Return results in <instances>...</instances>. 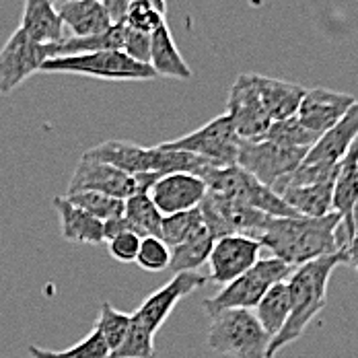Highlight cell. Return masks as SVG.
I'll return each instance as SVG.
<instances>
[{"label":"cell","instance_id":"1","mask_svg":"<svg viewBox=\"0 0 358 358\" xmlns=\"http://www.w3.org/2000/svg\"><path fill=\"white\" fill-rule=\"evenodd\" d=\"M342 216L336 210L325 216H290V218H270L266 231L259 237L264 250L272 257L299 268L313 259L331 255L344 245L340 241Z\"/></svg>","mask_w":358,"mask_h":358},{"label":"cell","instance_id":"2","mask_svg":"<svg viewBox=\"0 0 358 358\" xmlns=\"http://www.w3.org/2000/svg\"><path fill=\"white\" fill-rule=\"evenodd\" d=\"M346 264V250L313 259L292 270L287 285L290 290V317L280 334L270 342L266 358H274L282 348L301 340L309 323L313 322L327 301V285L338 266Z\"/></svg>","mask_w":358,"mask_h":358},{"label":"cell","instance_id":"3","mask_svg":"<svg viewBox=\"0 0 358 358\" xmlns=\"http://www.w3.org/2000/svg\"><path fill=\"white\" fill-rule=\"evenodd\" d=\"M208 276L202 272H181L176 274L169 282L157 288L141 303V307L130 313V329L126 340L109 358H155V336L169 320L173 309L181 299L192 294L196 288L204 287Z\"/></svg>","mask_w":358,"mask_h":358},{"label":"cell","instance_id":"4","mask_svg":"<svg viewBox=\"0 0 358 358\" xmlns=\"http://www.w3.org/2000/svg\"><path fill=\"white\" fill-rule=\"evenodd\" d=\"M292 266L285 264L278 257H259L255 266L245 274L235 278L233 282L220 287L215 296H208L202 303L204 313L213 320L218 313L229 309H255L262 296L278 282H287L292 274Z\"/></svg>","mask_w":358,"mask_h":358},{"label":"cell","instance_id":"5","mask_svg":"<svg viewBox=\"0 0 358 358\" xmlns=\"http://www.w3.org/2000/svg\"><path fill=\"white\" fill-rule=\"evenodd\" d=\"M206 344L216 355L231 358H266L270 336L250 309H229L213 317Z\"/></svg>","mask_w":358,"mask_h":358},{"label":"cell","instance_id":"6","mask_svg":"<svg viewBox=\"0 0 358 358\" xmlns=\"http://www.w3.org/2000/svg\"><path fill=\"white\" fill-rule=\"evenodd\" d=\"M202 179H204L208 192L233 198L237 202H243V204H248L251 208H257L259 213L272 216V218L299 216L278 194H274L270 187L259 183L239 165L213 167L202 176Z\"/></svg>","mask_w":358,"mask_h":358},{"label":"cell","instance_id":"7","mask_svg":"<svg viewBox=\"0 0 358 358\" xmlns=\"http://www.w3.org/2000/svg\"><path fill=\"white\" fill-rule=\"evenodd\" d=\"M41 72L48 74H80L93 76L101 80H152L157 78L155 71L136 62L124 52L109 50V52H91L78 56H58L43 62Z\"/></svg>","mask_w":358,"mask_h":358},{"label":"cell","instance_id":"8","mask_svg":"<svg viewBox=\"0 0 358 358\" xmlns=\"http://www.w3.org/2000/svg\"><path fill=\"white\" fill-rule=\"evenodd\" d=\"M159 146L202 157V159L215 163L216 167H229V165H237L241 138L237 136L231 120L224 113H220V115L213 117L208 124L200 126L198 130H194L185 136L173 138V141L161 143Z\"/></svg>","mask_w":358,"mask_h":358},{"label":"cell","instance_id":"9","mask_svg":"<svg viewBox=\"0 0 358 358\" xmlns=\"http://www.w3.org/2000/svg\"><path fill=\"white\" fill-rule=\"evenodd\" d=\"M307 152L309 150L287 148V146H280V144H274L270 141H259V143L241 141L237 165L243 167L259 183H264L266 187H270L276 194L282 187V183L303 163Z\"/></svg>","mask_w":358,"mask_h":358},{"label":"cell","instance_id":"10","mask_svg":"<svg viewBox=\"0 0 358 358\" xmlns=\"http://www.w3.org/2000/svg\"><path fill=\"white\" fill-rule=\"evenodd\" d=\"M200 213L204 227L215 239L227 235H245L259 241L262 233L266 231L272 218L243 202H237L227 196H218L213 192H208L206 198L202 200Z\"/></svg>","mask_w":358,"mask_h":358},{"label":"cell","instance_id":"11","mask_svg":"<svg viewBox=\"0 0 358 358\" xmlns=\"http://www.w3.org/2000/svg\"><path fill=\"white\" fill-rule=\"evenodd\" d=\"M224 115L231 120L237 136L245 143H259L266 138L272 117L264 108L253 83V74H239L229 91Z\"/></svg>","mask_w":358,"mask_h":358},{"label":"cell","instance_id":"12","mask_svg":"<svg viewBox=\"0 0 358 358\" xmlns=\"http://www.w3.org/2000/svg\"><path fill=\"white\" fill-rule=\"evenodd\" d=\"M50 58V43H39L19 27L0 50V95H10L29 76L41 72Z\"/></svg>","mask_w":358,"mask_h":358},{"label":"cell","instance_id":"13","mask_svg":"<svg viewBox=\"0 0 358 358\" xmlns=\"http://www.w3.org/2000/svg\"><path fill=\"white\" fill-rule=\"evenodd\" d=\"M264 251L257 239H251L245 235H227L215 239V245L208 257L210 274L208 280L218 287H224L245 274L250 268L255 266L259 259V253Z\"/></svg>","mask_w":358,"mask_h":358},{"label":"cell","instance_id":"14","mask_svg":"<svg viewBox=\"0 0 358 358\" xmlns=\"http://www.w3.org/2000/svg\"><path fill=\"white\" fill-rule=\"evenodd\" d=\"M69 192H99L117 200H128L138 194V183L136 176L83 155L72 171Z\"/></svg>","mask_w":358,"mask_h":358},{"label":"cell","instance_id":"15","mask_svg":"<svg viewBox=\"0 0 358 358\" xmlns=\"http://www.w3.org/2000/svg\"><path fill=\"white\" fill-rule=\"evenodd\" d=\"M208 187L204 179L194 173H167L157 179L150 189L148 198L163 216L178 215L192 208H198L206 198Z\"/></svg>","mask_w":358,"mask_h":358},{"label":"cell","instance_id":"16","mask_svg":"<svg viewBox=\"0 0 358 358\" xmlns=\"http://www.w3.org/2000/svg\"><path fill=\"white\" fill-rule=\"evenodd\" d=\"M355 97L348 93L331 91V89H307L301 108L296 111V120L317 136L325 134L329 128H334L348 109L355 106Z\"/></svg>","mask_w":358,"mask_h":358},{"label":"cell","instance_id":"17","mask_svg":"<svg viewBox=\"0 0 358 358\" xmlns=\"http://www.w3.org/2000/svg\"><path fill=\"white\" fill-rule=\"evenodd\" d=\"M358 138V101L344 113V117L329 128L325 134L320 136V141L309 148L303 163L315 165V167H336L348 148Z\"/></svg>","mask_w":358,"mask_h":358},{"label":"cell","instance_id":"18","mask_svg":"<svg viewBox=\"0 0 358 358\" xmlns=\"http://www.w3.org/2000/svg\"><path fill=\"white\" fill-rule=\"evenodd\" d=\"M253 83L272 122H282L288 117H294L307 93V89L296 83L278 80V78H270L262 74H253Z\"/></svg>","mask_w":358,"mask_h":358},{"label":"cell","instance_id":"19","mask_svg":"<svg viewBox=\"0 0 358 358\" xmlns=\"http://www.w3.org/2000/svg\"><path fill=\"white\" fill-rule=\"evenodd\" d=\"M54 210L60 220V233L66 241L78 245H101L106 243L103 222L74 206L66 196L54 198Z\"/></svg>","mask_w":358,"mask_h":358},{"label":"cell","instance_id":"20","mask_svg":"<svg viewBox=\"0 0 358 358\" xmlns=\"http://www.w3.org/2000/svg\"><path fill=\"white\" fill-rule=\"evenodd\" d=\"M58 17L72 37L99 36L113 25L99 0H64L58 6Z\"/></svg>","mask_w":358,"mask_h":358},{"label":"cell","instance_id":"21","mask_svg":"<svg viewBox=\"0 0 358 358\" xmlns=\"http://www.w3.org/2000/svg\"><path fill=\"white\" fill-rule=\"evenodd\" d=\"M19 27L39 43H58L64 39V25L52 0H25Z\"/></svg>","mask_w":358,"mask_h":358},{"label":"cell","instance_id":"22","mask_svg":"<svg viewBox=\"0 0 358 358\" xmlns=\"http://www.w3.org/2000/svg\"><path fill=\"white\" fill-rule=\"evenodd\" d=\"M148 66L155 71L157 76H167V78H178V80L192 78V69L183 60V56H181V52L176 45V39H173V34H171L167 23L150 34Z\"/></svg>","mask_w":358,"mask_h":358},{"label":"cell","instance_id":"23","mask_svg":"<svg viewBox=\"0 0 358 358\" xmlns=\"http://www.w3.org/2000/svg\"><path fill=\"white\" fill-rule=\"evenodd\" d=\"M334 183L336 179H325L309 185H287L280 198L299 216H325L334 213Z\"/></svg>","mask_w":358,"mask_h":358},{"label":"cell","instance_id":"24","mask_svg":"<svg viewBox=\"0 0 358 358\" xmlns=\"http://www.w3.org/2000/svg\"><path fill=\"white\" fill-rule=\"evenodd\" d=\"M126 36H128V27L124 23H117V25H111L108 31H103L99 36L64 37L58 43H50V56L52 58H58V56H78V54L109 52V50L124 52Z\"/></svg>","mask_w":358,"mask_h":358},{"label":"cell","instance_id":"25","mask_svg":"<svg viewBox=\"0 0 358 358\" xmlns=\"http://www.w3.org/2000/svg\"><path fill=\"white\" fill-rule=\"evenodd\" d=\"M358 198V138L338 163V176L334 183V210L342 216V227L348 222L352 204Z\"/></svg>","mask_w":358,"mask_h":358},{"label":"cell","instance_id":"26","mask_svg":"<svg viewBox=\"0 0 358 358\" xmlns=\"http://www.w3.org/2000/svg\"><path fill=\"white\" fill-rule=\"evenodd\" d=\"M215 245V237L208 233V229L202 224L196 233H192L183 243H179L176 248H171V262H169V270L176 274L181 272H198V268H202V264L208 262L210 251Z\"/></svg>","mask_w":358,"mask_h":358},{"label":"cell","instance_id":"27","mask_svg":"<svg viewBox=\"0 0 358 358\" xmlns=\"http://www.w3.org/2000/svg\"><path fill=\"white\" fill-rule=\"evenodd\" d=\"M255 317L272 342L290 317V290L287 282L274 285L262 296V301L255 307Z\"/></svg>","mask_w":358,"mask_h":358},{"label":"cell","instance_id":"28","mask_svg":"<svg viewBox=\"0 0 358 358\" xmlns=\"http://www.w3.org/2000/svg\"><path fill=\"white\" fill-rule=\"evenodd\" d=\"M124 220L132 233L138 237H159L163 215L157 210L148 192H138L124 200Z\"/></svg>","mask_w":358,"mask_h":358},{"label":"cell","instance_id":"29","mask_svg":"<svg viewBox=\"0 0 358 358\" xmlns=\"http://www.w3.org/2000/svg\"><path fill=\"white\" fill-rule=\"evenodd\" d=\"M29 357L31 358H109L111 350L108 348L103 336L93 327L80 342L66 350H45L36 344H29Z\"/></svg>","mask_w":358,"mask_h":358},{"label":"cell","instance_id":"30","mask_svg":"<svg viewBox=\"0 0 358 358\" xmlns=\"http://www.w3.org/2000/svg\"><path fill=\"white\" fill-rule=\"evenodd\" d=\"M264 141H270V143L280 144V146H287V148L309 150L313 144L320 141V136L315 132L307 130L294 115V117H288V120H282V122H274Z\"/></svg>","mask_w":358,"mask_h":358},{"label":"cell","instance_id":"31","mask_svg":"<svg viewBox=\"0 0 358 358\" xmlns=\"http://www.w3.org/2000/svg\"><path fill=\"white\" fill-rule=\"evenodd\" d=\"M66 198L74 206L83 208L87 215H91L101 222L124 216V200L111 198L99 192H69Z\"/></svg>","mask_w":358,"mask_h":358},{"label":"cell","instance_id":"32","mask_svg":"<svg viewBox=\"0 0 358 358\" xmlns=\"http://www.w3.org/2000/svg\"><path fill=\"white\" fill-rule=\"evenodd\" d=\"M95 329L103 336L108 348L113 352L122 346V342L126 340L128 336V329H130V313H124V311H117L111 303H101V309H99V317L95 322Z\"/></svg>","mask_w":358,"mask_h":358},{"label":"cell","instance_id":"33","mask_svg":"<svg viewBox=\"0 0 358 358\" xmlns=\"http://www.w3.org/2000/svg\"><path fill=\"white\" fill-rule=\"evenodd\" d=\"M202 213H200V206L198 208H192V210H185V213H178V215L163 216V222H161V239L169 245V248H176L179 243H183L192 233H196L200 227H202Z\"/></svg>","mask_w":358,"mask_h":358},{"label":"cell","instance_id":"34","mask_svg":"<svg viewBox=\"0 0 358 358\" xmlns=\"http://www.w3.org/2000/svg\"><path fill=\"white\" fill-rule=\"evenodd\" d=\"M126 27L144 34V36H150L152 31H157L161 25H165V13H161L152 2L148 0H134L126 15H124V21H122Z\"/></svg>","mask_w":358,"mask_h":358},{"label":"cell","instance_id":"35","mask_svg":"<svg viewBox=\"0 0 358 358\" xmlns=\"http://www.w3.org/2000/svg\"><path fill=\"white\" fill-rule=\"evenodd\" d=\"M171 248L161 237H143L136 264L146 272H163L169 268Z\"/></svg>","mask_w":358,"mask_h":358},{"label":"cell","instance_id":"36","mask_svg":"<svg viewBox=\"0 0 358 358\" xmlns=\"http://www.w3.org/2000/svg\"><path fill=\"white\" fill-rule=\"evenodd\" d=\"M141 241H143V237H138L132 231L117 233L115 237H111L108 241L109 255L115 262L132 264V262H136V255H138V250H141Z\"/></svg>","mask_w":358,"mask_h":358},{"label":"cell","instance_id":"37","mask_svg":"<svg viewBox=\"0 0 358 358\" xmlns=\"http://www.w3.org/2000/svg\"><path fill=\"white\" fill-rule=\"evenodd\" d=\"M99 2L106 6L109 19H111V23H113V25H117V23H122V21H124V15H126L128 6H130L134 0H99Z\"/></svg>","mask_w":358,"mask_h":358},{"label":"cell","instance_id":"38","mask_svg":"<svg viewBox=\"0 0 358 358\" xmlns=\"http://www.w3.org/2000/svg\"><path fill=\"white\" fill-rule=\"evenodd\" d=\"M346 250V264L355 268V272L358 274V235L344 248Z\"/></svg>","mask_w":358,"mask_h":358},{"label":"cell","instance_id":"39","mask_svg":"<svg viewBox=\"0 0 358 358\" xmlns=\"http://www.w3.org/2000/svg\"><path fill=\"white\" fill-rule=\"evenodd\" d=\"M148 2H152L161 13H167V0H148Z\"/></svg>","mask_w":358,"mask_h":358},{"label":"cell","instance_id":"40","mask_svg":"<svg viewBox=\"0 0 358 358\" xmlns=\"http://www.w3.org/2000/svg\"><path fill=\"white\" fill-rule=\"evenodd\" d=\"M52 2H58V0H52Z\"/></svg>","mask_w":358,"mask_h":358}]
</instances>
